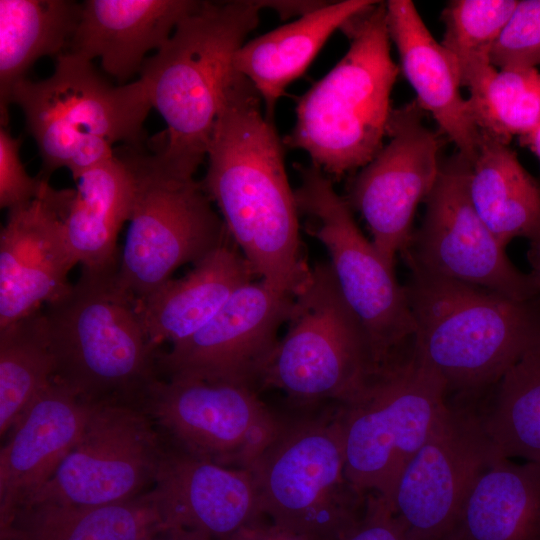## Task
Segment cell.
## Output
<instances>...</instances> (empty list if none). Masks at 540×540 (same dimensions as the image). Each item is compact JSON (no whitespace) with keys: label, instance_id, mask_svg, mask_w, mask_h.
Wrapping results in <instances>:
<instances>
[{"label":"cell","instance_id":"obj_1","mask_svg":"<svg viewBox=\"0 0 540 540\" xmlns=\"http://www.w3.org/2000/svg\"><path fill=\"white\" fill-rule=\"evenodd\" d=\"M261 103L255 87L235 70L214 123L202 185L253 274L295 296L311 268L302 255L282 141Z\"/></svg>","mask_w":540,"mask_h":540},{"label":"cell","instance_id":"obj_2","mask_svg":"<svg viewBox=\"0 0 540 540\" xmlns=\"http://www.w3.org/2000/svg\"><path fill=\"white\" fill-rule=\"evenodd\" d=\"M261 10L259 0L201 1L146 59L138 79L167 126L155 153L173 172L194 177L207 157L234 56Z\"/></svg>","mask_w":540,"mask_h":540},{"label":"cell","instance_id":"obj_3","mask_svg":"<svg viewBox=\"0 0 540 540\" xmlns=\"http://www.w3.org/2000/svg\"><path fill=\"white\" fill-rule=\"evenodd\" d=\"M413 353L447 392L498 383L540 340V298L518 300L411 266Z\"/></svg>","mask_w":540,"mask_h":540},{"label":"cell","instance_id":"obj_4","mask_svg":"<svg viewBox=\"0 0 540 540\" xmlns=\"http://www.w3.org/2000/svg\"><path fill=\"white\" fill-rule=\"evenodd\" d=\"M342 30L350 40L346 54L300 97L295 125L283 141L336 177L361 169L384 146L399 72L390 54L386 3L377 1Z\"/></svg>","mask_w":540,"mask_h":540},{"label":"cell","instance_id":"obj_5","mask_svg":"<svg viewBox=\"0 0 540 540\" xmlns=\"http://www.w3.org/2000/svg\"><path fill=\"white\" fill-rule=\"evenodd\" d=\"M113 275L81 274L44 311L53 380L90 403L137 404L157 378L158 347L150 340L136 302Z\"/></svg>","mask_w":540,"mask_h":540},{"label":"cell","instance_id":"obj_6","mask_svg":"<svg viewBox=\"0 0 540 540\" xmlns=\"http://www.w3.org/2000/svg\"><path fill=\"white\" fill-rule=\"evenodd\" d=\"M24 114L42 160L39 176L67 168L73 179L115 155L113 144L141 147L152 109L142 82L113 85L91 61L65 52L53 73L26 79L12 91L10 105Z\"/></svg>","mask_w":540,"mask_h":540},{"label":"cell","instance_id":"obj_7","mask_svg":"<svg viewBox=\"0 0 540 540\" xmlns=\"http://www.w3.org/2000/svg\"><path fill=\"white\" fill-rule=\"evenodd\" d=\"M439 375L413 351L379 366L362 391L335 408L348 481L362 495L390 502L405 466L449 406Z\"/></svg>","mask_w":540,"mask_h":540},{"label":"cell","instance_id":"obj_8","mask_svg":"<svg viewBox=\"0 0 540 540\" xmlns=\"http://www.w3.org/2000/svg\"><path fill=\"white\" fill-rule=\"evenodd\" d=\"M285 335L258 379L299 405L355 398L376 369L367 335L343 298L329 263L311 268L294 296Z\"/></svg>","mask_w":540,"mask_h":540},{"label":"cell","instance_id":"obj_9","mask_svg":"<svg viewBox=\"0 0 540 540\" xmlns=\"http://www.w3.org/2000/svg\"><path fill=\"white\" fill-rule=\"evenodd\" d=\"M336 410L287 420L251 468L264 515L312 540H340L360 519L367 496L348 481Z\"/></svg>","mask_w":540,"mask_h":540},{"label":"cell","instance_id":"obj_10","mask_svg":"<svg viewBox=\"0 0 540 540\" xmlns=\"http://www.w3.org/2000/svg\"><path fill=\"white\" fill-rule=\"evenodd\" d=\"M119 152L130 164L135 201L114 285L138 302L171 279L180 266L195 264L229 236L202 182L168 169L141 147Z\"/></svg>","mask_w":540,"mask_h":540},{"label":"cell","instance_id":"obj_11","mask_svg":"<svg viewBox=\"0 0 540 540\" xmlns=\"http://www.w3.org/2000/svg\"><path fill=\"white\" fill-rule=\"evenodd\" d=\"M300 184L294 190L308 231L326 248L330 267L346 303L360 321L377 367L399 354L414 336L413 316L405 287L394 267L357 226L351 207L313 164H298Z\"/></svg>","mask_w":540,"mask_h":540},{"label":"cell","instance_id":"obj_12","mask_svg":"<svg viewBox=\"0 0 540 540\" xmlns=\"http://www.w3.org/2000/svg\"><path fill=\"white\" fill-rule=\"evenodd\" d=\"M257 390L245 383L159 377L137 406L169 443L226 467L251 470L287 422Z\"/></svg>","mask_w":540,"mask_h":540},{"label":"cell","instance_id":"obj_13","mask_svg":"<svg viewBox=\"0 0 540 540\" xmlns=\"http://www.w3.org/2000/svg\"><path fill=\"white\" fill-rule=\"evenodd\" d=\"M164 449L155 424L137 405L94 403L78 443L22 505L101 506L131 500L152 487Z\"/></svg>","mask_w":540,"mask_h":540},{"label":"cell","instance_id":"obj_14","mask_svg":"<svg viewBox=\"0 0 540 540\" xmlns=\"http://www.w3.org/2000/svg\"><path fill=\"white\" fill-rule=\"evenodd\" d=\"M469 166L458 152L441 162L425 200L422 226L410 244V266L518 300L537 298L540 293L530 275L511 263L505 247L476 213L467 192Z\"/></svg>","mask_w":540,"mask_h":540},{"label":"cell","instance_id":"obj_15","mask_svg":"<svg viewBox=\"0 0 540 540\" xmlns=\"http://www.w3.org/2000/svg\"><path fill=\"white\" fill-rule=\"evenodd\" d=\"M500 456L480 414L449 406L405 466L389 502L410 540H442L478 477Z\"/></svg>","mask_w":540,"mask_h":540},{"label":"cell","instance_id":"obj_16","mask_svg":"<svg viewBox=\"0 0 540 540\" xmlns=\"http://www.w3.org/2000/svg\"><path fill=\"white\" fill-rule=\"evenodd\" d=\"M421 110L416 101L393 109L388 143L352 179L346 199L361 213L374 246L393 267L397 253L412 242L415 212L441 167L442 141L423 124Z\"/></svg>","mask_w":540,"mask_h":540},{"label":"cell","instance_id":"obj_17","mask_svg":"<svg viewBox=\"0 0 540 540\" xmlns=\"http://www.w3.org/2000/svg\"><path fill=\"white\" fill-rule=\"evenodd\" d=\"M294 296L261 280L240 287L199 331L157 355L163 379L255 386L287 323Z\"/></svg>","mask_w":540,"mask_h":540},{"label":"cell","instance_id":"obj_18","mask_svg":"<svg viewBox=\"0 0 540 540\" xmlns=\"http://www.w3.org/2000/svg\"><path fill=\"white\" fill-rule=\"evenodd\" d=\"M68 193L49 185L39 198L9 211L0 233V328L71 288L68 274L76 262L61 215Z\"/></svg>","mask_w":540,"mask_h":540},{"label":"cell","instance_id":"obj_19","mask_svg":"<svg viewBox=\"0 0 540 540\" xmlns=\"http://www.w3.org/2000/svg\"><path fill=\"white\" fill-rule=\"evenodd\" d=\"M166 528L228 540L266 516L250 470L231 468L171 443L149 489Z\"/></svg>","mask_w":540,"mask_h":540},{"label":"cell","instance_id":"obj_20","mask_svg":"<svg viewBox=\"0 0 540 540\" xmlns=\"http://www.w3.org/2000/svg\"><path fill=\"white\" fill-rule=\"evenodd\" d=\"M93 404L54 380L31 403L0 451V520L51 479L81 438Z\"/></svg>","mask_w":540,"mask_h":540},{"label":"cell","instance_id":"obj_21","mask_svg":"<svg viewBox=\"0 0 540 540\" xmlns=\"http://www.w3.org/2000/svg\"><path fill=\"white\" fill-rule=\"evenodd\" d=\"M195 0H86L68 51L100 59L104 72L127 84L140 74L150 51H158L177 25L195 11Z\"/></svg>","mask_w":540,"mask_h":540},{"label":"cell","instance_id":"obj_22","mask_svg":"<svg viewBox=\"0 0 540 540\" xmlns=\"http://www.w3.org/2000/svg\"><path fill=\"white\" fill-rule=\"evenodd\" d=\"M390 39L400 55L403 73L416 93L418 106L431 114L457 152L470 162L475 158L481 132L467 99L454 60L438 43L410 0L386 2Z\"/></svg>","mask_w":540,"mask_h":540},{"label":"cell","instance_id":"obj_23","mask_svg":"<svg viewBox=\"0 0 540 540\" xmlns=\"http://www.w3.org/2000/svg\"><path fill=\"white\" fill-rule=\"evenodd\" d=\"M75 182L61 213L71 254L83 273L113 275L118 269L117 238L134 206V172L117 151Z\"/></svg>","mask_w":540,"mask_h":540},{"label":"cell","instance_id":"obj_24","mask_svg":"<svg viewBox=\"0 0 540 540\" xmlns=\"http://www.w3.org/2000/svg\"><path fill=\"white\" fill-rule=\"evenodd\" d=\"M244 256L227 240L194 264L180 279H169L136 302L150 340L158 347L177 343L205 326L253 276Z\"/></svg>","mask_w":540,"mask_h":540},{"label":"cell","instance_id":"obj_25","mask_svg":"<svg viewBox=\"0 0 540 540\" xmlns=\"http://www.w3.org/2000/svg\"><path fill=\"white\" fill-rule=\"evenodd\" d=\"M373 0L327 2L322 7L245 42L236 52L234 69L257 90L272 121L279 98L310 66L338 29L373 6Z\"/></svg>","mask_w":540,"mask_h":540},{"label":"cell","instance_id":"obj_26","mask_svg":"<svg viewBox=\"0 0 540 540\" xmlns=\"http://www.w3.org/2000/svg\"><path fill=\"white\" fill-rule=\"evenodd\" d=\"M442 540H540V462L495 459Z\"/></svg>","mask_w":540,"mask_h":540},{"label":"cell","instance_id":"obj_27","mask_svg":"<svg viewBox=\"0 0 540 540\" xmlns=\"http://www.w3.org/2000/svg\"><path fill=\"white\" fill-rule=\"evenodd\" d=\"M166 529L150 491L128 501L21 505L0 520V540H147Z\"/></svg>","mask_w":540,"mask_h":540},{"label":"cell","instance_id":"obj_28","mask_svg":"<svg viewBox=\"0 0 540 540\" xmlns=\"http://www.w3.org/2000/svg\"><path fill=\"white\" fill-rule=\"evenodd\" d=\"M467 192L478 216L504 247L517 237L531 242L540 236V184L507 143L481 132Z\"/></svg>","mask_w":540,"mask_h":540},{"label":"cell","instance_id":"obj_29","mask_svg":"<svg viewBox=\"0 0 540 540\" xmlns=\"http://www.w3.org/2000/svg\"><path fill=\"white\" fill-rule=\"evenodd\" d=\"M81 9L71 0H0L1 125H7L13 89L32 65L68 51Z\"/></svg>","mask_w":540,"mask_h":540},{"label":"cell","instance_id":"obj_30","mask_svg":"<svg viewBox=\"0 0 540 540\" xmlns=\"http://www.w3.org/2000/svg\"><path fill=\"white\" fill-rule=\"evenodd\" d=\"M55 364L44 312L0 328V434L10 432L52 382Z\"/></svg>","mask_w":540,"mask_h":540},{"label":"cell","instance_id":"obj_31","mask_svg":"<svg viewBox=\"0 0 540 540\" xmlns=\"http://www.w3.org/2000/svg\"><path fill=\"white\" fill-rule=\"evenodd\" d=\"M481 420L503 457L540 462V340L500 379Z\"/></svg>","mask_w":540,"mask_h":540},{"label":"cell","instance_id":"obj_32","mask_svg":"<svg viewBox=\"0 0 540 540\" xmlns=\"http://www.w3.org/2000/svg\"><path fill=\"white\" fill-rule=\"evenodd\" d=\"M467 99L480 132L504 143L540 126V71L495 68L469 88Z\"/></svg>","mask_w":540,"mask_h":540},{"label":"cell","instance_id":"obj_33","mask_svg":"<svg viewBox=\"0 0 540 540\" xmlns=\"http://www.w3.org/2000/svg\"><path fill=\"white\" fill-rule=\"evenodd\" d=\"M518 1L452 0L442 12V46L457 67L461 86L468 89L494 67L491 53Z\"/></svg>","mask_w":540,"mask_h":540},{"label":"cell","instance_id":"obj_34","mask_svg":"<svg viewBox=\"0 0 540 540\" xmlns=\"http://www.w3.org/2000/svg\"><path fill=\"white\" fill-rule=\"evenodd\" d=\"M496 68L540 65V0L518 1L491 53Z\"/></svg>","mask_w":540,"mask_h":540},{"label":"cell","instance_id":"obj_35","mask_svg":"<svg viewBox=\"0 0 540 540\" xmlns=\"http://www.w3.org/2000/svg\"><path fill=\"white\" fill-rule=\"evenodd\" d=\"M21 139L5 125L0 127V207L8 211L42 196L49 186L41 176L28 174L21 160Z\"/></svg>","mask_w":540,"mask_h":540},{"label":"cell","instance_id":"obj_36","mask_svg":"<svg viewBox=\"0 0 540 540\" xmlns=\"http://www.w3.org/2000/svg\"><path fill=\"white\" fill-rule=\"evenodd\" d=\"M340 540H410L388 501L368 494L358 522Z\"/></svg>","mask_w":540,"mask_h":540},{"label":"cell","instance_id":"obj_37","mask_svg":"<svg viewBox=\"0 0 540 540\" xmlns=\"http://www.w3.org/2000/svg\"><path fill=\"white\" fill-rule=\"evenodd\" d=\"M228 540H312L304 535L281 527L265 518L254 522Z\"/></svg>","mask_w":540,"mask_h":540},{"label":"cell","instance_id":"obj_38","mask_svg":"<svg viewBox=\"0 0 540 540\" xmlns=\"http://www.w3.org/2000/svg\"><path fill=\"white\" fill-rule=\"evenodd\" d=\"M262 9H271L281 18L301 17L327 3V1L259 0Z\"/></svg>","mask_w":540,"mask_h":540},{"label":"cell","instance_id":"obj_39","mask_svg":"<svg viewBox=\"0 0 540 540\" xmlns=\"http://www.w3.org/2000/svg\"><path fill=\"white\" fill-rule=\"evenodd\" d=\"M147 540H213L198 532L180 528H166Z\"/></svg>","mask_w":540,"mask_h":540},{"label":"cell","instance_id":"obj_40","mask_svg":"<svg viewBox=\"0 0 540 540\" xmlns=\"http://www.w3.org/2000/svg\"><path fill=\"white\" fill-rule=\"evenodd\" d=\"M528 258L532 267L529 275L535 288L540 293V236L530 242Z\"/></svg>","mask_w":540,"mask_h":540},{"label":"cell","instance_id":"obj_41","mask_svg":"<svg viewBox=\"0 0 540 540\" xmlns=\"http://www.w3.org/2000/svg\"><path fill=\"white\" fill-rule=\"evenodd\" d=\"M520 139L540 160V126Z\"/></svg>","mask_w":540,"mask_h":540}]
</instances>
